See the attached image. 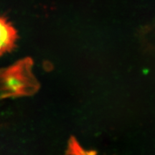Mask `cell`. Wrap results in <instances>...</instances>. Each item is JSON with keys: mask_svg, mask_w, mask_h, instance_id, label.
I'll use <instances>...</instances> for the list:
<instances>
[{"mask_svg": "<svg viewBox=\"0 0 155 155\" xmlns=\"http://www.w3.org/2000/svg\"><path fill=\"white\" fill-rule=\"evenodd\" d=\"M30 58L19 61L12 66L0 70V97L17 96L33 94L38 84L32 73Z\"/></svg>", "mask_w": 155, "mask_h": 155, "instance_id": "cell-1", "label": "cell"}, {"mask_svg": "<svg viewBox=\"0 0 155 155\" xmlns=\"http://www.w3.org/2000/svg\"><path fill=\"white\" fill-rule=\"evenodd\" d=\"M17 32L7 18L0 16V55L14 49L17 41Z\"/></svg>", "mask_w": 155, "mask_h": 155, "instance_id": "cell-2", "label": "cell"}, {"mask_svg": "<svg viewBox=\"0 0 155 155\" xmlns=\"http://www.w3.org/2000/svg\"><path fill=\"white\" fill-rule=\"evenodd\" d=\"M78 143L75 142V141H74V142L73 143H71V147H72V148L71 149V150H72L73 152H76V155H88L86 154V152H83L82 149H80V147L78 146V145L77 144Z\"/></svg>", "mask_w": 155, "mask_h": 155, "instance_id": "cell-3", "label": "cell"}]
</instances>
